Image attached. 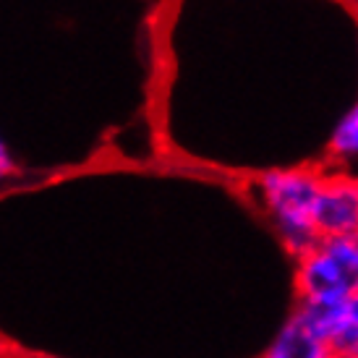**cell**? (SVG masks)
Wrapping results in <instances>:
<instances>
[{"label":"cell","mask_w":358,"mask_h":358,"mask_svg":"<svg viewBox=\"0 0 358 358\" xmlns=\"http://www.w3.org/2000/svg\"><path fill=\"white\" fill-rule=\"evenodd\" d=\"M324 170L317 165H288L264 170L251 183V199L272 225L282 249L299 257L319 238L317 199Z\"/></svg>","instance_id":"6da1fadb"},{"label":"cell","mask_w":358,"mask_h":358,"mask_svg":"<svg viewBox=\"0 0 358 358\" xmlns=\"http://www.w3.org/2000/svg\"><path fill=\"white\" fill-rule=\"evenodd\" d=\"M296 303H340L358 293V233L319 236L293 257Z\"/></svg>","instance_id":"7a4b0ae2"},{"label":"cell","mask_w":358,"mask_h":358,"mask_svg":"<svg viewBox=\"0 0 358 358\" xmlns=\"http://www.w3.org/2000/svg\"><path fill=\"white\" fill-rule=\"evenodd\" d=\"M319 236L358 233V176L353 170H324L317 199Z\"/></svg>","instance_id":"3957f363"},{"label":"cell","mask_w":358,"mask_h":358,"mask_svg":"<svg viewBox=\"0 0 358 358\" xmlns=\"http://www.w3.org/2000/svg\"><path fill=\"white\" fill-rule=\"evenodd\" d=\"M335 350L329 345V340L311 327L303 314L293 308L290 314L269 338L259 358H332Z\"/></svg>","instance_id":"277c9868"},{"label":"cell","mask_w":358,"mask_h":358,"mask_svg":"<svg viewBox=\"0 0 358 358\" xmlns=\"http://www.w3.org/2000/svg\"><path fill=\"white\" fill-rule=\"evenodd\" d=\"M327 159L335 170L358 168V97L329 131L327 136Z\"/></svg>","instance_id":"5b68a950"},{"label":"cell","mask_w":358,"mask_h":358,"mask_svg":"<svg viewBox=\"0 0 358 358\" xmlns=\"http://www.w3.org/2000/svg\"><path fill=\"white\" fill-rule=\"evenodd\" d=\"M329 345L335 353H358V293L340 301L329 329Z\"/></svg>","instance_id":"8992f818"},{"label":"cell","mask_w":358,"mask_h":358,"mask_svg":"<svg viewBox=\"0 0 358 358\" xmlns=\"http://www.w3.org/2000/svg\"><path fill=\"white\" fill-rule=\"evenodd\" d=\"M13 173V159H10L8 150H6V144L0 141V180H6Z\"/></svg>","instance_id":"52a82bcc"},{"label":"cell","mask_w":358,"mask_h":358,"mask_svg":"<svg viewBox=\"0 0 358 358\" xmlns=\"http://www.w3.org/2000/svg\"><path fill=\"white\" fill-rule=\"evenodd\" d=\"M353 173H356V176H358V168H356V170H353Z\"/></svg>","instance_id":"ba28073f"}]
</instances>
